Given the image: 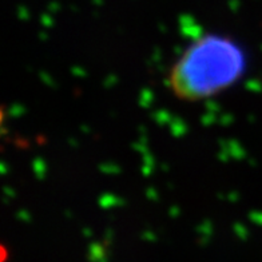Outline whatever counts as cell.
Returning a JSON list of instances; mask_svg holds the SVG:
<instances>
[{"mask_svg":"<svg viewBox=\"0 0 262 262\" xmlns=\"http://www.w3.org/2000/svg\"><path fill=\"white\" fill-rule=\"evenodd\" d=\"M245 70L244 48L227 36L209 34L187 47L172 66L170 84L181 99L199 101L233 86Z\"/></svg>","mask_w":262,"mask_h":262,"instance_id":"1","label":"cell"}]
</instances>
